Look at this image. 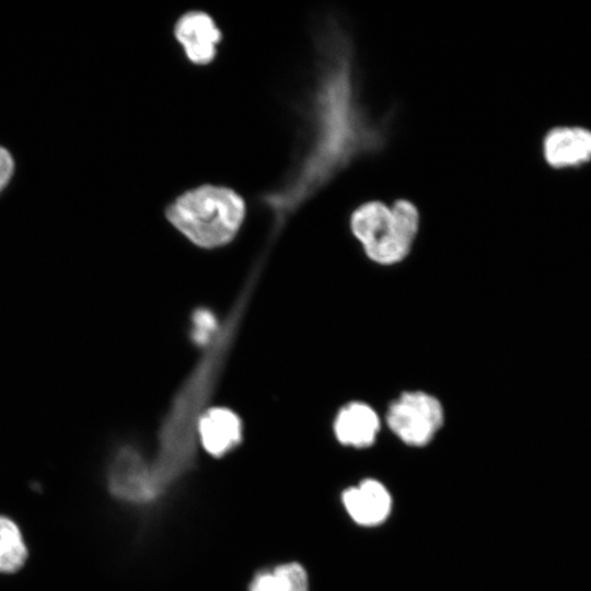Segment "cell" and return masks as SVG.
<instances>
[{
  "mask_svg": "<svg viewBox=\"0 0 591 591\" xmlns=\"http://www.w3.org/2000/svg\"><path fill=\"white\" fill-rule=\"evenodd\" d=\"M245 215L234 190L205 185L179 196L166 210L167 220L192 243L215 248L231 242Z\"/></svg>",
  "mask_w": 591,
  "mask_h": 591,
  "instance_id": "6da1fadb",
  "label": "cell"
},
{
  "mask_svg": "<svg viewBox=\"0 0 591 591\" xmlns=\"http://www.w3.org/2000/svg\"><path fill=\"white\" fill-rule=\"evenodd\" d=\"M420 228L417 207L408 200L392 206L368 201L350 216V231L366 257L382 267L403 263L412 253Z\"/></svg>",
  "mask_w": 591,
  "mask_h": 591,
  "instance_id": "7a4b0ae2",
  "label": "cell"
},
{
  "mask_svg": "<svg viewBox=\"0 0 591 591\" xmlns=\"http://www.w3.org/2000/svg\"><path fill=\"white\" fill-rule=\"evenodd\" d=\"M384 420L389 430L404 444L428 445L445 421L441 399L426 390L402 391L386 405Z\"/></svg>",
  "mask_w": 591,
  "mask_h": 591,
  "instance_id": "3957f363",
  "label": "cell"
},
{
  "mask_svg": "<svg viewBox=\"0 0 591 591\" xmlns=\"http://www.w3.org/2000/svg\"><path fill=\"white\" fill-rule=\"evenodd\" d=\"M108 489L128 502H148L157 498L152 488L148 460L135 448H120L108 466Z\"/></svg>",
  "mask_w": 591,
  "mask_h": 591,
  "instance_id": "277c9868",
  "label": "cell"
},
{
  "mask_svg": "<svg viewBox=\"0 0 591 591\" xmlns=\"http://www.w3.org/2000/svg\"><path fill=\"white\" fill-rule=\"evenodd\" d=\"M381 426L380 415L373 405L364 399H350L337 409L333 431L340 444L364 449L375 443Z\"/></svg>",
  "mask_w": 591,
  "mask_h": 591,
  "instance_id": "5b68a950",
  "label": "cell"
},
{
  "mask_svg": "<svg viewBox=\"0 0 591 591\" xmlns=\"http://www.w3.org/2000/svg\"><path fill=\"white\" fill-rule=\"evenodd\" d=\"M343 503L349 517L359 525L374 526L383 523L392 509V498L386 487L376 479L367 478L343 493Z\"/></svg>",
  "mask_w": 591,
  "mask_h": 591,
  "instance_id": "8992f818",
  "label": "cell"
},
{
  "mask_svg": "<svg viewBox=\"0 0 591 591\" xmlns=\"http://www.w3.org/2000/svg\"><path fill=\"white\" fill-rule=\"evenodd\" d=\"M543 154L547 164L555 169L586 164L591 161V130L577 126L551 129L543 140Z\"/></svg>",
  "mask_w": 591,
  "mask_h": 591,
  "instance_id": "52a82bcc",
  "label": "cell"
},
{
  "mask_svg": "<svg viewBox=\"0 0 591 591\" xmlns=\"http://www.w3.org/2000/svg\"><path fill=\"white\" fill-rule=\"evenodd\" d=\"M198 438L199 444L210 455H225L242 441L241 418L230 408L209 406L199 420Z\"/></svg>",
  "mask_w": 591,
  "mask_h": 591,
  "instance_id": "ba28073f",
  "label": "cell"
},
{
  "mask_svg": "<svg viewBox=\"0 0 591 591\" xmlns=\"http://www.w3.org/2000/svg\"><path fill=\"white\" fill-rule=\"evenodd\" d=\"M175 36L190 61L205 65L216 56L221 33L208 14L192 11L177 21Z\"/></svg>",
  "mask_w": 591,
  "mask_h": 591,
  "instance_id": "9c48e42d",
  "label": "cell"
},
{
  "mask_svg": "<svg viewBox=\"0 0 591 591\" xmlns=\"http://www.w3.org/2000/svg\"><path fill=\"white\" fill-rule=\"evenodd\" d=\"M248 591H309L308 575L298 563L280 565L256 575Z\"/></svg>",
  "mask_w": 591,
  "mask_h": 591,
  "instance_id": "30bf717a",
  "label": "cell"
},
{
  "mask_svg": "<svg viewBox=\"0 0 591 591\" xmlns=\"http://www.w3.org/2000/svg\"><path fill=\"white\" fill-rule=\"evenodd\" d=\"M27 548L18 524L0 515V573H12L23 567Z\"/></svg>",
  "mask_w": 591,
  "mask_h": 591,
  "instance_id": "8fae6325",
  "label": "cell"
},
{
  "mask_svg": "<svg viewBox=\"0 0 591 591\" xmlns=\"http://www.w3.org/2000/svg\"><path fill=\"white\" fill-rule=\"evenodd\" d=\"M13 172V161L10 153L0 147V190L9 182Z\"/></svg>",
  "mask_w": 591,
  "mask_h": 591,
  "instance_id": "7c38bea8",
  "label": "cell"
}]
</instances>
